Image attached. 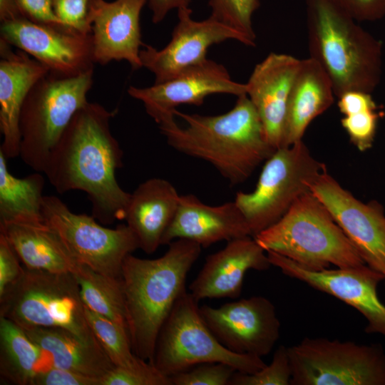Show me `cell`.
Segmentation results:
<instances>
[{
  "label": "cell",
  "mask_w": 385,
  "mask_h": 385,
  "mask_svg": "<svg viewBox=\"0 0 385 385\" xmlns=\"http://www.w3.org/2000/svg\"><path fill=\"white\" fill-rule=\"evenodd\" d=\"M205 323L229 350L262 357L268 355L279 338L280 322L273 303L252 296L220 307H200Z\"/></svg>",
  "instance_id": "9a60e30c"
},
{
  "label": "cell",
  "mask_w": 385,
  "mask_h": 385,
  "mask_svg": "<svg viewBox=\"0 0 385 385\" xmlns=\"http://www.w3.org/2000/svg\"><path fill=\"white\" fill-rule=\"evenodd\" d=\"M85 315L93 333L115 366L133 368L146 361L134 354L125 327L86 307Z\"/></svg>",
  "instance_id": "f546056e"
},
{
  "label": "cell",
  "mask_w": 385,
  "mask_h": 385,
  "mask_svg": "<svg viewBox=\"0 0 385 385\" xmlns=\"http://www.w3.org/2000/svg\"><path fill=\"white\" fill-rule=\"evenodd\" d=\"M326 168L302 140L276 150L265 161L255 189L239 192L235 202L252 237L277 222Z\"/></svg>",
  "instance_id": "9c48e42d"
},
{
  "label": "cell",
  "mask_w": 385,
  "mask_h": 385,
  "mask_svg": "<svg viewBox=\"0 0 385 385\" xmlns=\"http://www.w3.org/2000/svg\"><path fill=\"white\" fill-rule=\"evenodd\" d=\"M15 250L0 233V297L11 288L21 277L24 266Z\"/></svg>",
  "instance_id": "8d00e7d4"
},
{
  "label": "cell",
  "mask_w": 385,
  "mask_h": 385,
  "mask_svg": "<svg viewBox=\"0 0 385 385\" xmlns=\"http://www.w3.org/2000/svg\"><path fill=\"white\" fill-rule=\"evenodd\" d=\"M252 236L235 202L211 206L192 194L180 195L175 216L162 240V245L185 239L207 247L220 241Z\"/></svg>",
  "instance_id": "7402d4cb"
},
{
  "label": "cell",
  "mask_w": 385,
  "mask_h": 385,
  "mask_svg": "<svg viewBox=\"0 0 385 385\" xmlns=\"http://www.w3.org/2000/svg\"><path fill=\"white\" fill-rule=\"evenodd\" d=\"M0 317L23 329H64L99 343L87 322L79 285L72 272H49L24 267L20 279L0 297Z\"/></svg>",
  "instance_id": "8992f818"
},
{
  "label": "cell",
  "mask_w": 385,
  "mask_h": 385,
  "mask_svg": "<svg viewBox=\"0 0 385 385\" xmlns=\"http://www.w3.org/2000/svg\"><path fill=\"white\" fill-rule=\"evenodd\" d=\"M338 98V107L344 115L363 110L378 108L371 93L363 91H348Z\"/></svg>",
  "instance_id": "60d3db41"
},
{
  "label": "cell",
  "mask_w": 385,
  "mask_h": 385,
  "mask_svg": "<svg viewBox=\"0 0 385 385\" xmlns=\"http://www.w3.org/2000/svg\"><path fill=\"white\" fill-rule=\"evenodd\" d=\"M192 0H148L152 11V21L154 24L162 21L168 13L173 9L188 7Z\"/></svg>",
  "instance_id": "b9f144b4"
},
{
  "label": "cell",
  "mask_w": 385,
  "mask_h": 385,
  "mask_svg": "<svg viewBox=\"0 0 385 385\" xmlns=\"http://www.w3.org/2000/svg\"><path fill=\"white\" fill-rule=\"evenodd\" d=\"M48 355L52 366L101 379L115 366L99 343L60 328L24 329Z\"/></svg>",
  "instance_id": "484cf974"
},
{
  "label": "cell",
  "mask_w": 385,
  "mask_h": 385,
  "mask_svg": "<svg viewBox=\"0 0 385 385\" xmlns=\"http://www.w3.org/2000/svg\"><path fill=\"white\" fill-rule=\"evenodd\" d=\"M332 81L314 59L301 60L290 91L284 126L283 147L302 140L309 123L334 102Z\"/></svg>",
  "instance_id": "cb8c5ba5"
},
{
  "label": "cell",
  "mask_w": 385,
  "mask_h": 385,
  "mask_svg": "<svg viewBox=\"0 0 385 385\" xmlns=\"http://www.w3.org/2000/svg\"><path fill=\"white\" fill-rule=\"evenodd\" d=\"M291 377L288 349L280 345L269 365L252 374L236 371L229 385H290Z\"/></svg>",
  "instance_id": "1f68e13d"
},
{
  "label": "cell",
  "mask_w": 385,
  "mask_h": 385,
  "mask_svg": "<svg viewBox=\"0 0 385 385\" xmlns=\"http://www.w3.org/2000/svg\"><path fill=\"white\" fill-rule=\"evenodd\" d=\"M0 150L7 159L19 155V119L22 106L31 88L48 73L46 67L29 54L0 38Z\"/></svg>",
  "instance_id": "44dd1931"
},
{
  "label": "cell",
  "mask_w": 385,
  "mask_h": 385,
  "mask_svg": "<svg viewBox=\"0 0 385 385\" xmlns=\"http://www.w3.org/2000/svg\"><path fill=\"white\" fill-rule=\"evenodd\" d=\"M254 238L266 252L284 256L309 270L365 264L328 210L311 191L299 197L277 222Z\"/></svg>",
  "instance_id": "5b68a950"
},
{
  "label": "cell",
  "mask_w": 385,
  "mask_h": 385,
  "mask_svg": "<svg viewBox=\"0 0 385 385\" xmlns=\"http://www.w3.org/2000/svg\"><path fill=\"white\" fill-rule=\"evenodd\" d=\"M379 107L360 111L344 115L341 123L351 142L360 150L371 148L376 133L377 124L381 116Z\"/></svg>",
  "instance_id": "836d02e7"
},
{
  "label": "cell",
  "mask_w": 385,
  "mask_h": 385,
  "mask_svg": "<svg viewBox=\"0 0 385 385\" xmlns=\"http://www.w3.org/2000/svg\"><path fill=\"white\" fill-rule=\"evenodd\" d=\"M100 385H172L170 379L163 374L150 361H144L133 368L115 366L102 376Z\"/></svg>",
  "instance_id": "d6a6232c"
},
{
  "label": "cell",
  "mask_w": 385,
  "mask_h": 385,
  "mask_svg": "<svg viewBox=\"0 0 385 385\" xmlns=\"http://www.w3.org/2000/svg\"><path fill=\"white\" fill-rule=\"evenodd\" d=\"M300 63L292 56L271 53L255 66L246 83L247 95L275 150L283 147L289 97Z\"/></svg>",
  "instance_id": "d6986e66"
},
{
  "label": "cell",
  "mask_w": 385,
  "mask_h": 385,
  "mask_svg": "<svg viewBox=\"0 0 385 385\" xmlns=\"http://www.w3.org/2000/svg\"><path fill=\"white\" fill-rule=\"evenodd\" d=\"M187 123L160 125L168 144L185 155L210 163L230 185L247 180L276 150L269 143L259 115L247 94L217 115L175 111Z\"/></svg>",
  "instance_id": "7a4b0ae2"
},
{
  "label": "cell",
  "mask_w": 385,
  "mask_h": 385,
  "mask_svg": "<svg viewBox=\"0 0 385 385\" xmlns=\"http://www.w3.org/2000/svg\"><path fill=\"white\" fill-rule=\"evenodd\" d=\"M0 233L8 240L27 269L73 273L78 265L59 235L46 222L0 223Z\"/></svg>",
  "instance_id": "d4e9b609"
},
{
  "label": "cell",
  "mask_w": 385,
  "mask_h": 385,
  "mask_svg": "<svg viewBox=\"0 0 385 385\" xmlns=\"http://www.w3.org/2000/svg\"><path fill=\"white\" fill-rule=\"evenodd\" d=\"M198 302L186 291L160 331L153 364L163 374L170 378L208 362L224 363L245 374L266 365L262 357L237 354L222 345L203 319Z\"/></svg>",
  "instance_id": "ba28073f"
},
{
  "label": "cell",
  "mask_w": 385,
  "mask_h": 385,
  "mask_svg": "<svg viewBox=\"0 0 385 385\" xmlns=\"http://www.w3.org/2000/svg\"><path fill=\"white\" fill-rule=\"evenodd\" d=\"M30 385H100V379L50 366L36 372Z\"/></svg>",
  "instance_id": "74e56055"
},
{
  "label": "cell",
  "mask_w": 385,
  "mask_h": 385,
  "mask_svg": "<svg viewBox=\"0 0 385 385\" xmlns=\"http://www.w3.org/2000/svg\"><path fill=\"white\" fill-rule=\"evenodd\" d=\"M310 58L329 76L334 96L371 93L382 73V43L327 0H307Z\"/></svg>",
  "instance_id": "277c9868"
},
{
  "label": "cell",
  "mask_w": 385,
  "mask_h": 385,
  "mask_svg": "<svg viewBox=\"0 0 385 385\" xmlns=\"http://www.w3.org/2000/svg\"><path fill=\"white\" fill-rule=\"evenodd\" d=\"M327 1L355 21H376L385 14V0Z\"/></svg>",
  "instance_id": "f35d334b"
},
{
  "label": "cell",
  "mask_w": 385,
  "mask_h": 385,
  "mask_svg": "<svg viewBox=\"0 0 385 385\" xmlns=\"http://www.w3.org/2000/svg\"><path fill=\"white\" fill-rule=\"evenodd\" d=\"M91 0H53L56 15L67 27L83 34H91L88 21Z\"/></svg>",
  "instance_id": "d590c367"
},
{
  "label": "cell",
  "mask_w": 385,
  "mask_h": 385,
  "mask_svg": "<svg viewBox=\"0 0 385 385\" xmlns=\"http://www.w3.org/2000/svg\"><path fill=\"white\" fill-rule=\"evenodd\" d=\"M148 0H91L88 21L91 25L93 58L106 65L126 61L133 70L143 67L140 12Z\"/></svg>",
  "instance_id": "ac0fdd59"
},
{
  "label": "cell",
  "mask_w": 385,
  "mask_h": 385,
  "mask_svg": "<svg viewBox=\"0 0 385 385\" xmlns=\"http://www.w3.org/2000/svg\"><path fill=\"white\" fill-rule=\"evenodd\" d=\"M191 14L189 7L178 9V22L169 43L160 50L148 45H144L145 48L140 50L142 66L154 74V83L165 82L202 63L212 45L233 39L252 46L241 34L212 17L195 21Z\"/></svg>",
  "instance_id": "e0dca14e"
},
{
  "label": "cell",
  "mask_w": 385,
  "mask_h": 385,
  "mask_svg": "<svg viewBox=\"0 0 385 385\" xmlns=\"http://www.w3.org/2000/svg\"><path fill=\"white\" fill-rule=\"evenodd\" d=\"M73 274L84 306L128 329L121 278L102 274L81 264Z\"/></svg>",
  "instance_id": "f1b7e54d"
},
{
  "label": "cell",
  "mask_w": 385,
  "mask_h": 385,
  "mask_svg": "<svg viewBox=\"0 0 385 385\" xmlns=\"http://www.w3.org/2000/svg\"><path fill=\"white\" fill-rule=\"evenodd\" d=\"M42 215L76 261L102 274L120 278L125 257L140 249L126 224L104 227L93 216L73 212L56 196H43Z\"/></svg>",
  "instance_id": "8fae6325"
},
{
  "label": "cell",
  "mask_w": 385,
  "mask_h": 385,
  "mask_svg": "<svg viewBox=\"0 0 385 385\" xmlns=\"http://www.w3.org/2000/svg\"><path fill=\"white\" fill-rule=\"evenodd\" d=\"M208 4L211 17L241 34L252 46L255 45L252 16L260 6V0H209Z\"/></svg>",
  "instance_id": "4dcf8cb0"
},
{
  "label": "cell",
  "mask_w": 385,
  "mask_h": 385,
  "mask_svg": "<svg viewBox=\"0 0 385 385\" xmlns=\"http://www.w3.org/2000/svg\"><path fill=\"white\" fill-rule=\"evenodd\" d=\"M311 192L326 207L364 263L384 276L385 214L376 200L364 203L342 187L325 168L311 185Z\"/></svg>",
  "instance_id": "4fadbf2b"
},
{
  "label": "cell",
  "mask_w": 385,
  "mask_h": 385,
  "mask_svg": "<svg viewBox=\"0 0 385 385\" xmlns=\"http://www.w3.org/2000/svg\"><path fill=\"white\" fill-rule=\"evenodd\" d=\"M16 1L19 11L26 19L37 24L67 27L56 15L53 0H16Z\"/></svg>",
  "instance_id": "ab89813d"
},
{
  "label": "cell",
  "mask_w": 385,
  "mask_h": 385,
  "mask_svg": "<svg viewBox=\"0 0 385 385\" xmlns=\"http://www.w3.org/2000/svg\"><path fill=\"white\" fill-rule=\"evenodd\" d=\"M117 113V108L109 111L88 101L51 150L43 172L61 194L85 192L92 204V216L103 225L124 219L131 195L115 178L123 155L110 128Z\"/></svg>",
  "instance_id": "6da1fadb"
},
{
  "label": "cell",
  "mask_w": 385,
  "mask_h": 385,
  "mask_svg": "<svg viewBox=\"0 0 385 385\" xmlns=\"http://www.w3.org/2000/svg\"><path fill=\"white\" fill-rule=\"evenodd\" d=\"M287 349L290 385H385L380 344L305 337Z\"/></svg>",
  "instance_id": "30bf717a"
},
{
  "label": "cell",
  "mask_w": 385,
  "mask_h": 385,
  "mask_svg": "<svg viewBox=\"0 0 385 385\" xmlns=\"http://www.w3.org/2000/svg\"><path fill=\"white\" fill-rule=\"evenodd\" d=\"M271 263L267 252L252 236L227 242L225 247L208 255L188 287L198 302L205 299H235L240 296L245 273L265 271Z\"/></svg>",
  "instance_id": "ffe728a7"
},
{
  "label": "cell",
  "mask_w": 385,
  "mask_h": 385,
  "mask_svg": "<svg viewBox=\"0 0 385 385\" xmlns=\"http://www.w3.org/2000/svg\"><path fill=\"white\" fill-rule=\"evenodd\" d=\"M128 93L143 103L147 113L160 125L175 120L180 105L200 106L207 96L217 93L238 97L247 94V87L234 81L223 65L207 58L165 82L145 88L130 86Z\"/></svg>",
  "instance_id": "2e32d148"
},
{
  "label": "cell",
  "mask_w": 385,
  "mask_h": 385,
  "mask_svg": "<svg viewBox=\"0 0 385 385\" xmlns=\"http://www.w3.org/2000/svg\"><path fill=\"white\" fill-rule=\"evenodd\" d=\"M0 150V223H44L42 215L45 180L39 173L25 178L14 176Z\"/></svg>",
  "instance_id": "83f0119b"
},
{
  "label": "cell",
  "mask_w": 385,
  "mask_h": 385,
  "mask_svg": "<svg viewBox=\"0 0 385 385\" xmlns=\"http://www.w3.org/2000/svg\"><path fill=\"white\" fill-rule=\"evenodd\" d=\"M164 255L143 259L128 255L121 270L128 331L134 354L153 363L160 331L178 299L202 247L190 240L171 242Z\"/></svg>",
  "instance_id": "3957f363"
},
{
  "label": "cell",
  "mask_w": 385,
  "mask_h": 385,
  "mask_svg": "<svg viewBox=\"0 0 385 385\" xmlns=\"http://www.w3.org/2000/svg\"><path fill=\"white\" fill-rule=\"evenodd\" d=\"M1 38L23 51L58 78L94 70L92 35L67 27L33 22L24 16L1 22Z\"/></svg>",
  "instance_id": "7c38bea8"
},
{
  "label": "cell",
  "mask_w": 385,
  "mask_h": 385,
  "mask_svg": "<svg viewBox=\"0 0 385 385\" xmlns=\"http://www.w3.org/2000/svg\"><path fill=\"white\" fill-rule=\"evenodd\" d=\"M52 366L46 353L36 344L24 329L0 317V375L15 385H30L38 371Z\"/></svg>",
  "instance_id": "4316f807"
},
{
  "label": "cell",
  "mask_w": 385,
  "mask_h": 385,
  "mask_svg": "<svg viewBox=\"0 0 385 385\" xmlns=\"http://www.w3.org/2000/svg\"><path fill=\"white\" fill-rule=\"evenodd\" d=\"M93 71L71 78L48 73L28 93L19 119V156L36 172H43L51 150L76 112L88 103Z\"/></svg>",
  "instance_id": "52a82bcc"
},
{
  "label": "cell",
  "mask_w": 385,
  "mask_h": 385,
  "mask_svg": "<svg viewBox=\"0 0 385 385\" xmlns=\"http://www.w3.org/2000/svg\"><path fill=\"white\" fill-rule=\"evenodd\" d=\"M180 195L169 181L159 178L140 183L131 193L124 220L135 235L140 249L152 254L177 212Z\"/></svg>",
  "instance_id": "603a6c76"
},
{
  "label": "cell",
  "mask_w": 385,
  "mask_h": 385,
  "mask_svg": "<svg viewBox=\"0 0 385 385\" xmlns=\"http://www.w3.org/2000/svg\"><path fill=\"white\" fill-rule=\"evenodd\" d=\"M23 16L19 11L16 0H0L1 22Z\"/></svg>",
  "instance_id": "7bdbcfd3"
},
{
  "label": "cell",
  "mask_w": 385,
  "mask_h": 385,
  "mask_svg": "<svg viewBox=\"0 0 385 385\" xmlns=\"http://www.w3.org/2000/svg\"><path fill=\"white\" fill-rule=\"evenodd\" d=\"M236 371L228 364L208 362L196 365L170 379L172 385H229Z\"/></svg>",
  "instance_id": "e575fe53"
},
{
  "label": "cell",
  "mask_w": 385,
  "mask_h": 385,
  "mask_svg": "<svg viewBox=\"0 0 385 385\" xmlns=\"http://www.w3.org/2000/svg\"><path fill=\"white\" fill-rule=\"evenodd\" d=\"M272 265L293 279L334 297L359 312L366 319L365 332L385 337V305L377 294L384 276L366 264L351 267L307 270L274 252H267Z\"/></svg>",
  "instance_id": "5bb4252c"
}]
</instances>
